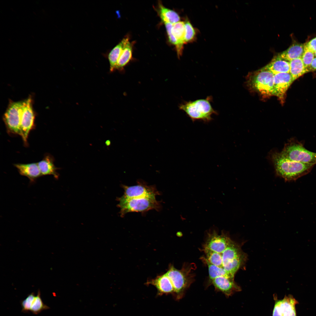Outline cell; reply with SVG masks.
<instances>
[{"label": "cell", "instance_id": "6da1fadb", "mask_svg": "<svg viewBox=\"0 0 316 316\" xmlns=\"http://www.w3.org/2000/svg\"><path fill=\"white\" fill-rule=\"evenodd\" d=\"M271 157L277 175L286 181L295 180L307 174L314 165L289 160L278 152H273Z\"/></svg>", "mask_w": 316, "mask_h": 316}, {"label": "cell", "instance_id": "1f68e13d", "mask_svg": "<svg viewBox=\"0 0 316 316\" xmlns=\"http://www.w3.org/2000/svg\"><path fill=\"white\" fill-rule=\"evenodd\" d=\"M105 144L107 146H109L111 144V141L109 140H107L105 142Z\"/></svg>", "mask_w": 316, "mask_h": 316}, {"label": "cell", "instance_id": "ba28073f", "mask_svg": "<svg viewBox=\"0 0 316 316\" xmlns=\"http://www.w3.org/2000/svg\"><path fill=\"white\" fill-rule=\"evenodd\" d=\"M23 101H11L3 116L8 133L21 136V118Z\"/></svg>", "mask_w": 316, "mask_h": 316}, {"label": "cell", "instance_id": "30bf717a", "mask_svg": "<svg viewBox=\"0 0 316 316\" xmlns=\"http://www.w3.org/2000/svg\"><path fill=\"white\" fill-rule=\"evenodd\" d=\"M124 190L123 197L128 198L155 197L159 194L154 186H148L145 182L138 181L137 185L128 186L122 185Z\"/></svg>", "mask_w": 316, "mask_h": 316}, {"label": "cell", "instance_id": "d6986e66", "mask_svg": "<svg viewBox=\"0 0 316 316\" xmlns=\"http://www.w3.org/2000/svg\"><path fill=\"white\" fill-rule=\"evenodd\" d=\"M304 51V44L295 42L278 55L282 59L290 61L296 59L301 58Z\"/></svg>", "mask_w": 316, "mask_h": 316}, {"label": "cell", "instance_id": "7402d4cb", "mask_svg": "<svg viewBox=\"0 0 316 316\" xmlns=\"http://www.w3.org/2000/svg\"><path fill=\"white\" fill-rule=\"evenodd\" d=\"M129 40V37H126L115 46L110 51L108 56L110 64V70L112 72L116 70V65L125 44Z\"/></svg>", "mask_w": 316, "mask_h": 316}, {"label": "cell", "instance_id": "ffe728a7", "mask_svg": "<svg viewBox=\"0 0 316 316\" xmlns=\"http://www.w3.org/2000/svg\"><path fill=\"white\" fill-rule=\"evenodd\" d=\"M265 67L274 74L289 72V61L278 55L275 56Z\"/></svg>", "mask_w": 316, "mask_h": 316}, {"label": "cell", "instance_id": "d6a6232c", "mask_svg": "<svg viewBox=\"0 0 316 316\" xmlns=\"http://www.w3.org/2000/svg\"><path fill=\"white\" fill-rule=\"evenodd\" d=\"M314 54H315V56H316V52H315V53H314Z\"/></svg>", "mask_w": 316, "mask_h": 316}, {"label": "cell", "instance_id": "4fadbf2b", "mask_svg": "<svg viewBox=\"0 0 316 316\" xmlns=\"http://www.w3.org/2000/svg\"><path fill=\"white\" fill-rule=\"evenodd\" d=\"M293 81L289 73L274 74V95L277 97L283 102L286 92Z\"/></svg>", "mask_w": 316, "mask_h": 316}, {"label": "cell", "instance_id": "83f0119b", "mask_svg": "<svg viewBox=\"0 0 316 316\" xmlns=\"http://www.w3.org/2000/svg\"><path fill=\"white\" fill-rule=\"evenodd\" d=\"M35 297L34 293L32 292L28 294L25 299L21 301L20 303L22 308V312H28L30 311L32 303Z\"/></svg>", "mask_w": 316, "mask_h": 316}, {"label": "cell", "instance_id": "cb8c5ba5", "mask_svg": "<svg viewBox=\"0 0 316 316\" xmlns=\"http://www.w3.org/2000/svg\"><path fill=\"white\" fill-rule=\"evenodd\" d=\"M289 73L293 81L308 72L301 58H297L289 61Z\"/></svg>", "mask_w": 316, "mask_h": 316}, {"label": "cell", "instance_id": "3957f363", "mask_svg": "<svg viewBox=\"0 0 316 316\" xmlns=\"http://www.w3.org/2000/svg\"><path fill=\"white\" fill-rule=\"evenodd\" d=\"M195 267L194 264L185 263L181 269H178L172 265H169L165 273L173 286L174 293L176 299L179 300L183 297L185 291L194 281L193 272Z\"/></svg>", "mask_w": 316, "mask_h": 316}, {"label": "cell", "instance_id": "5bb4252c", "mask_svg": "<svg viewBox=\"0 0 316 316\" xmlns=\"http://www.w3.org/2000/svg\"><path fill=\"white\" fill-rule=\"evenodd\" d=\"M208 284H212L216 291L221 292L227 297L241 291V288L236 283L234 279L224 277H217Z\"/></svg>", "mask_w": 316, "mask_h": 316}, {"label": "cell", "instance_id": "7a4b0ae2", "mask_svg": "<svg viewBox=\"0 0 316 316\" xmlns=\"http://www.w3.org/2000/svg\"><path fill=\"white\" fill-rule=\"evenodd\" d=\"M240 244L231 239L226 248L218 253L219 267L233 277L245 263L248 255L242 250Z\"/></svg>", "mask_w": 316, "mask_h": 316}, {"label": "cell", "instance_id": "4dcf8cb0", "mask_svg": "<svg viewBox=\"0 0 316 316\" xmlns=\"http://www.w3.org/2000/svg\"><path fill=\"white\" fill-rule=\"evenodd\" d=\"M308 70V72L316 70V57L313 59Z\"/></svg>", "mask_w": 316, "mask_h": 316}, {"label": "cell", "instance_id": "e0dca14e", "mask_svg": "<svg viewBox=\"0 0 316 316\" xmlns=\"http://www.w3.org/2000/svg\"><path fill=\"white\" fill-rule=\"evenodd\" d=\"M54 157L49 154H46L42 160L37 163L42 176L51 175L56 179L58 178L59 174L56 170L59 169L54 165Z\"/></svg>", "mask_w": 316, "mask_h": 316}, {"label": "cell", "instance_id": "9c48e42d", "mask_svg": "<svg viewBox=\"0 0 316 316\" xmlns=\"http://www.w3.org/2000/svg\"><path fill=\"white\" fill-rule=\"evenodd\" d=\"M35 113L31 97L23 100L21 118V137L26 145L29 134L35 127Z\"/></svg>", "mask_w": 316, "mask_h": 316}, {"label": "cell", "instance_id": "f546056e", "mask_svg": "<svg viewBox=\"0 0 316 316\" xmlns=\"http://www.w3.org/2000/svg\"><path fill=\"white\" fill-rule=\"evenodd\" d=\"M304 48L314 53L316 52V37L304 44Z\"/></svg>", "mask_w": 316, "mask_h": 316}, {"label": "cell", "instance_id": "8992f818", "mask_svg": "<svg viewBox=\"0 0 316 316\" xmlns=\"http://www.w3.org/2000/svg\"><path fill=\"white\" fill-rule=\"evenodd\" d=\"M281 153L291 161L316 164V153L308 150L302 144L295 141H291L286 144Z\"/></svg>", "mask_w": 316, "mask_h": 316}, {"label": "cell", "instance_id": "2e32d148", "mask_svg": "<svg viewBox=\"0 0 316 316\" xmlns=\"http://www.w3.org/2000/svg\"><path fill=\"white\" fill-rule=\"evenodd\" d=\"M14 165L20 175L27 177L31 182L35 181L37 179L42 176L37 163L17 164Z\"/></svg>", "mask_w": 316, "mask_h": 316}, {"label": "cell", "instance_id": "9a60e30c", "mask_svg": "<svg viewBox=\"0 0 316 316\" xmlns=\"http://www.w3.org/2000/svg\"><path fill=\"white\" fill-rule=\"evenodd\" d=\"M146 284L154 286L157 288L159 294L174 293L173 286L166 273L150 279Z\"/></svg>", "mask_w": 316, "mask_h": 316}, {"label": "cell", "instance_id": "277c9868", "mask_svg": "<svg viewBox=\"0 0 316 316\" xmlns=\"http://www.w3.org/2000/svg\"><path fill=\"white\" fill-rule=\"evenodd\" d=\"M212 96L194 101H184L179 106V109L184 111L193 121L200 120L208 122L212 120L213 114L217 115V111L212 107Z\"/></svg>", "mask_w": 316, "mask_h": 316}, {"label": "cell", "instance_id": "52a82bcc", "mask_svg": "<svg viewBox=\"0 0 316 316\" xmlns=\"http://www.w3.org/2000/svg\"><path fill=\"white\" fill-rule=\"evenodd\" d=\"M274 74L265 66L254 73L250 79L255 90L265 96L274 95Z\"/></svg>", "mask_w": 316, "mask_h": 316}, {"label": "cell", "instance_id": "7c38bea8", "mask_svg": "<svg viewBox=\"0 0 316 316\" xmlns=\"http://www.w3.org/2000/svg\"><path fill=\"white\" fill-rule=\"evenodd\" d=\"M298 301L291 295L275 300L272 316H296L295 305Z\"/></svg>", "mask_w": 316, "mask_h": 316}, {"label": "cell", "instance_id": "603a6c76", "mask_svg": "<svg viewBox=\"0 0 316 316\" xmlns=\"http://www.w3.org/2000/svg\"><path fill=\"white\" fill-rule=\"evenodd\" d=\"M132 54V44L128 40L124 46L121 54L118 61L116 69L122 71L124 67L131 60Z\"/></svg>", "mask_w": 316, "mask_h": 316}, {"label": "cell", "instance_id": "4316f807", "mask_svg": "<svg viewBox=\"0 0 316 316\" xmlns=\"http://www.w3.org/2000/svg\"><path fill=\"white\" fill-rule=\"evenodd\" d=\"M315 56L314 52L304 48V51L301 58L304 65L308 72V68L314 58Z\"/></svg>", "mask_w": 316, "mask_h": 316}, {"label": "cell", "instance_id": "44dd1931", "mask_svg": "<svg viewBox=\"0 0 316 316\" xmlns=\"http://www.w3.org/2000/svg\"><path fill=\"white\" fill-rule=\"evenodd\" d=\"M157 12L162 21L174 24L180 21V17L178 14L173 10L169 9L159 1Z\"/></svg>", "mask_w": 316, "mask_h": 316}, {"label": "cell", "instance_id": "484cf974", "mask_svg": "<svg viewBox=\"0 0 316 316\" xmlns=\"http://www.w3.org/2000/svg\"><path fill=\"white\" fill-rule=\"evenodd\" d=\"M184 23L185 43L192 42L194 39L195 36V32L192 25L188 20H186Z\"/></svg>", "mask_w": 316, "mask_h": 316}, {"label": "cell", "instance_id": "f1b7e54d", "mask_svg": "<svg viewBox=\"0 0 316 316\" xmlns=\"http://www.w3.org/2000/svg\"><path fill=\"white\" fill-rule=\"evenodd\" d=\"M164 23L165 25L169 41L171 44L175 45L176 47L177 45V42L171 32L173 24L167 22Z\"/></svg>", "mask_w": 316, "mask_h": 316}, {"label": "cell", "instance_id": "d4e9b609", "mask_svg": "<svg viewBox=\"0 0 316 316\" xmlns=\"http://www.w3.org/2000/svg\"><path fill=\"white\" fill-rule=\"evenodd\" d=\"M49 308V307L43 302L41 297L40 291L38 290L32 303L30 311L34 314H37L42 311Z\"/></svg>", "mask_w": 316, "mask_h": 316}, {"label": "cell", "instance_id": "8fae6325", "mask_svg": "<svg viewBox=\"0 0 316 316\" xmlns=\"http://www.w3.org/2000/svg\"><path fill=\"white\" fill-rule=\"evenodd\" d=\"M231 240L227 234L223 232L219 235L213 230L207 233L206 241L202 248L219 253L226 248Z\"/></svg>", "mask_w": 316, "mask_h": 316}, {"label": "cell", "instance_id": "5b68a950", "mask_svg": "<svg viewBox=\"0 0 316 316\" xmlns=\"http://www.w3.org/2000/svg\"><path fill=\"white\" fill-rule=\"evenodd\" d=\"M117 200L121 217L130 212H144L153 209L159 211L161 208L160 204L155 197L128 198L122 196Z\"/></svg>", "mask_w": 316, "mask_h": 316}, {"label": "cell", "instance_id": "ac0fdd59", "mask_svg": "<svg viewBox=\"0 0 316 316\" xmlns=\"http://www.w3.org/2000/svg\"><path fill=\"white\" fill-rule=\"evenodd\" d=\"M171 32L177 42V45L176 47L178 57H179L182 54L183 45L185 44L184 22L179 21L173 24Z\"/></svg>", "mask_w": 316, "mask_h": 316}]
</instances>
